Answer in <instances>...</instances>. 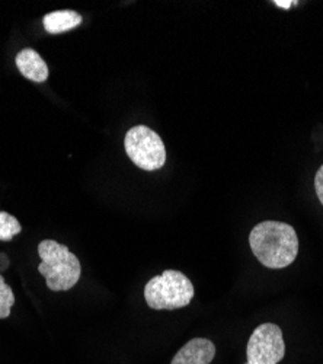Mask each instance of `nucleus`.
Listing matches in <instances>:
<instances>
[{
	"mask_svg": "<svg viewBox=\"0 0 323 364\" xmlns=\"http://www.w3.org/2000/svg\"><path fill=\"white\" fill-rule=\"evenodd\" d=\"M249 245L258 261L273 269L288 267L299 254L295 228L275 220L258 223L249 235Z\"/></svg>",
	"mask_w": 323,
	"mask_h": 364,
	"instance_id": "f257e3e1",
	"label": "nucleus"
},
{
	"mask_svg": "<svg viewBox=\"0 0 323 364\" xmlns=\"http://www.w3.org/2000/svg\"><path fill=\"white\" fill-rule=\"evenodd\" d=\"M38 255L41 258L38 271L50 290L67 291L77 284L82 274L80 261L67 247L45 239L38 245Z\"/></svg>",
	"mask_w": 323,
	"mask_h": 364,
	"instance_id": "f03ea898",
	"label": "nucleus"
},
{
	"mask_svg": "<svg viewBox=\"0 0 323 364\" xmlns=\"http://www.w3.org/2000/svg\"><path fill=\"white\" fill-rule=\"evenodd\" d=\"M194 286L181 271L166 269L144 287L148 306L155 311H173L188 306L194 297Z\"/></svg>",
	"mask_w": 323,
	"mask_h": 364,
	"instance_id": "7ed1b4c3",
	"label": "nucleus"
},
{
	"mask_svg": "<svg viewBox=\"0 0 323 364\" xmlns=\"http://www.w3.org/2000/svg\"><path fill=\"white\" fill-rule=\"evenodd\" d=\"M124 147L131 162L143 171H158L166 162V149L160 136L148 126L130 129Z\"/></svg>",
	"mask_w": 323,
	"mask_h": 364,
	"instance_id": "20e7f679",
	"label": "nucleus"
},
{
	"mask_svg": "<svg viewBox=\"0 0 323 364\" xmlns=\"http://www.w3.org/2000/svg\"><path fill=\"white\" fill-rule=\"evenodd\" d=\"M285 355L283 331L275 323H262L248 341L246 357L249 364H278Z\"/></svg>",
	"mask_w": 323,
	"mask_h": 364,
	"instance_id": "39448f33",
	"label": "nucleus"
},
{
	"mask_svg": "<svg viewBox=\"0 0 323 364\" xmlns=\"http://www.w3.org/2000/svg\"><path fill=\"white\" fill-rule=\"evenodd\" d=\"M216 357V346L207 338H194L175 354L170 364H210Z\"/></svg>",
	"mask_w": 323,
	"mask_h": 364,
	"instance_id": "423d86ee",
	"label": "nucleus"
},
{
	"mask_svg": "<svg viewBox=\"0 0 323 364\" xmlns=\"http://www.w3.org/2000/svg\"><path fill=\"white\" fill-rule=\"evenodd\" d=\"M15 63L21 75L35 83H43L48 79V66L44 58L34 48H23L16 54Z\"/></svg>",
	"mask_w": 323,
	"mask_h": 364,
	"instance_id": "0eeeda50",
	"label": "nucleus"
},
{
	"mask_svg": "<svg viewBox=\"0 0 323 364\" xmlns=\"http://www.w3.org/2000/svg\"><path fill=\"white\" fill-rule=\"evenodd\" d=\"M82 16L75 11H55L43 18L45 31L53 36L72 31L82 23Z\"/></svg>",
	"mask_w": 323,
	"mask_h": 364,
	"instance_id": "6e6552de",
	"label": "nucleus"
},
{
	"mask_svg": "<svg viewBox=\"0 0 323 364\" xmlns=\"http://www.w3.org/2000/svg\"><path fill=\"white\" fill-rule=\"evenodd\" d=\"M21 230L22 226L16 218L6 211H0V240H12Z\"/></svg>",
	"mask_w": 323,
	"mask_h": 364,
	"instance_id": "1a4fd4ad",
	"label": "nucleus"
},
{
	"mask_svg": "<svg viewBox=\"0 0 323 364\" xmlns=\"http://www.w3.org/2000/svg\"><path fill=\"white\" fill-rule=\"evenodd\" d=\"M15 303V296L12 289L5 283L0 276V319H6L11 315V309Z\"/></svg>",
	"mask_w": 323,
	"mask_h": 364,
	"instance_id": "9d476101",
	"label": "nucleus"
},
{
	"mask_svg": "<svg viewBox=\"0 0 323 364\" xmlns=\"http://www.w3.org/2000/svg\"><path fill=\"white\" fill-rule=\"evenodd\" d=\"M314 190H316V196H317L320 204L323 205V165L316 172V176H314Z\"/></svg>",
	"mask_w": 323,
	"mask_h": 364,
	"instance_id": "9b49d317",
	"label": "nucleus"
},
{
	"mask_svg": "<svg viewBox=\"0 0 323 364\" xmlns=\"http://www.w3.org/2000/svg\"><path fill=\"white\" fill-rule=\"evenodd\" d=\"M278 8H283V9H290L291 5H296V2H284V0H275L274 2Z\"/></svg>",
	"mask_w": 323,
	"mask_h": 364,
	"instance_id": "f8f14e48",
	"label": "nucleus"
},
{
	"mask_svg": "<svg viewBox=\"0 0 323 364\" xmlns=\"http://www.w3.org/2000/svg\"><path fill=\"white\" fill-rule=\"evenodd\" d=\"M245 364H249V363H248V361H246V363H245Z\"/></svg>",
	"mask_w": 323,
	"mask_h": 364,
	"instance_id": "ddd939ff",
	"label": "nucleus"
}]
</instances>
